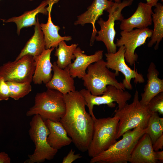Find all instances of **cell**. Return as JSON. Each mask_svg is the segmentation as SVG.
<instances>
[{
  "label": "cell",
  "instance_id": "obj_1",
  "mask_svg": "<svg viewBox=\"0 0 163 163\" xmlns=\"http://www.w3.org/2000/svg\"><path fill=\"white\" fill-rule=\"evenodd\" d=\"M64 96L66 111L60 122L76 147L85 152L92 139L94 120L85 110L87 103L79 91L75 90Z\"/></svg>",
  "mask_w": 163,
  "mask_h": 163
},
{
  "label": "cell",
  "instance_id": "obj_2",
  "mask_svg": "<svg viewBox=\"0 0 163 163\" xmlns=\"http://www.w3.org/2000/svg\"><path fill=\"white\" fill-rule=\"evenodd\" d=\"M146 128L139 126L125 132L120 140L107 150L92 158L90 163H127L138 141L145 133Z\"/></svg>",
  "mask_w": 163,
  "mask_h": 163
},
{
  "label": "cell",
  "instance_id": "obj_3",
  "mask_svg": "<svg viewBox=\"0 0 163 163\" xmlns=\"http://www.w3.org/2000/svg\"><path fill=\"white\" fill-rule=\"evenodd\" d=\"M66 111L64 95L58 91L47 89L35 95L34 104L27 111V116L39 115L45 120L60 121Z\"/></svg>",
  "mask_w": 163,
  "mask_h": 163
},
{
  "label": "cell",
  "instance_id": "obj_4",
  "mask_svg": "<svg viewBox=\"0 0 163 163\" xmlns=\"http://www.w3.org/2000/svg\"><path fill=\"white\" fill-rule=\"evenodd\" d=\"M114 113V115L119 120L117 139L126 132L139 126L146 128L149 120L152 113L147 105L140 102L137 91H136L131 103H127L121 108H117Z\"/></svg>",
  "mask_w": 163,
  "mask_h": 163
},
{
  "label": "cell",
  "instance_id": "obj_5",
  "mask_svg": "<svg viewBox=\"0 0 163 163\" xmlns=\"http://www.w3.org/2000/svg\"><path fill=\"white\" fill-rule=\"evenodd\" d=\"M107 66L106 62L102 59L90 64L87 71L82 79L86 89L94 96L101 95L107 89L108 85L125 90L122 82H119L115 72Z\"/></svg>",
  "mask_w": 163,
  "mask_h": 163
},
{
  "label": "cell",
  "instance_id": "obj_6",
  "mask_svg": "<svg viewBox=\"0 0 163 163\" xmlns=\"http://www.w3.org/2000/svg\"><path fill=\"white\" fill-rule=\"evenodd\" d=\"M30 126L29 136L35 148L33 153L29 155L28 158L24 163H40L46 160L53 159L58 150L52 148L48 142L47 137L49 132L44 120L39 115H34Z\"/></svg>",
  "mask_w": 163,
  "mask_h": 163
},
{
  "label": "cell",
  "instance_id": "obj_7",
  "mask_svg": "<svg viewBox=\"0 0 163 163\" xmlns=\"http://www.w3.org/2000/svg\"><path fill=\"white\" fill-rule=\"evenodd\" d=\"M119 121L115 115L95 120L92 139L87 150L89 157L97 156L117 141Z\"/></svg>",
  "mask_w": 163,
  "mask_h": 163
},
{
  "label": "cell",
  "instance_id": "obj_8",
  "mask_svg": "<svg viewBox=\"0 0 163 163\" xmlns=\"http://www.w3.org/2000/svg\"><path fill=\"white\" fill-rule=\"evenodd\" d=\"M134 0H124L119 3L113 2V5L106 11L109 13L106 21L100 18L97 23L101 29L97 31L95 37L97 41H102L104 44L108 53H115L117 51V46L114 40L116 34L114 29L115 22L121 21L124 19L122 14V10L126 7L131 5Z\"/></svg>",
  "mask_w": 163,
  "mask_h": 163
},
{
  "label": "cell",
  "instance_id": "obj_9",
  "mask_svg": "<svg viewBox=\"0 0 163 163\" xmlns=\"http://www.w3.org/2000/svg\"><path fill=\"white\" fill-rule=\"evenodd\" d=\"M84 97L88 107L89 114L94 121L96 119L93 111L94 105L106 104L110 108L115 107L116 102L118 109L123 107L132 97L131 94L127 91L118 88L112 85H108L107 89L101 95L94 96L86 89L79 91Z\"/></svg>",
  "mask_w": 163,
  "mask_h": 163
},
{
  "label": "cell",
  "instance_id": "obj_10",
  "mask_svg": "<svg viewBox=\"0 0 163 163\" xmlns=\"http://www.w3.org/2000/svg\"><path fill=\"white\" fill-rule=\"evenodd\" d=\"M35 68L33 56L26 55L0 66V75L6 82L31 83Z\"/></svg>",
  "mask_w": 163,
  "mask_h": 163
},
{
  "label": "cell",
  "instance_id": "obj_11",
  "mask_svg": "<svg viewBox=\"0 0 163 163\" xmlns=\"http://www.w3.org/2000/svg\"><path fill=\"white\" fill-rule=\"evenodd\" d=\"M152 31V30L148 27L121 31V37L117 40L116 44L117 47L124 46L125 60L131 66L134 65L138 60L136 50L145 43L147 39L151 37Z\"/></svg>",
  "mask_w": 163,
  "mask_h": 163
},
{
  "label": "cell",
  "instance_id": "obj_12",
  "mask_svg": "<svg viewBox=\"0 0 163 163\" xmlns=\"http://www.w3.org/2000/svg\"><path fill=\"white\" fill-rule=\"evenodd\" d=\"M125 51L124 46H122L115 53H106V66L108 69L115 71L117 76L119 72H121L124 76L123 84L125 89L131 90L133 88L131 83L132 79H134L136 83H143L145 79L143 76L138 73L137 70L131 69L126 64L125 59Z\"/></svg>",
  "mask_w": 163,
  "mask_h": 163
},
{
  "label": "cell",
  "instance_id": "obj_13",
  "mask_svg": "<svg viewBox=\"0 0 163 163\" xmlns=\"http://www.w3.org/2000/svg\"><path fill=\"white\" fill-rule=\"evenodd\" d=\"M112 1L108 0H94L91 4L84 13L78 16L74 24L84 26L86 24L91 23L93 27V31L90 40L91 46L93 45L97 31L95 27V23L99 17L113 4Z\"/></svg>",
  "mask_w": 163,
  "mask_h": 163
},
{
  "label": "cell",
  "instance_id": "obj_14",
  "mask_svg": "<svg viewBox=\"0 0 163 163\" xmlns=\"http://www.w3.org/2000/svg\"><path fill=\"white\" fill-rule=\"evenodd\" d=\"M152 7L146 3L140 2L134 13L129 18L121 21L120 29L121 30L129 31L134 28L142 29L152 25Z\"/></svg>",
  "mask_w": 163,
  "mask_h": 163
},
{
  "label": "cell",
  "instance_id": "obj_15",
  "mask_svg": "<svg viewBox=\"0 0 163 163\" xmlns=\"http://www.w3.org/2000/svg\"><path fill=\"white\" fill-rule=\"evenodd\" d=\"M52 69V78L45 84L47 89L58 91L64 95L75 90L74 78L70 74L69 66L62 69L58 67L56 62H54Z\"/></svg>",
  "mask_w": 163,
  "mask_h": 163
},
{
  "label": "cell",
  "instance_id": "obj_16",
  "mask_svg": "<svg viewBox=\"0 0 163 163\" xmlns=\"http://www.w3.org/2000/svg\"><path fill=\"white\" fill-rule=\"evenodd\" d=\"M103 50L96 51L94 54L87 55L79 47H77L73 52L75 58L69 65L70 75L73 78L82 79L86 74V70L91 64L102 59Z\"/></svg>",
  "mask_w": 163,
  "mask_h": 163
},
{
  "label": "cell",
  "instance_id": "obj_17",
  "mask_svg": "<svg viewBox=\"0 0 163 163\" xmlns=\"http://www.w3.org/2000/svg\"><path fill=\"white\" fill-rule=\"evenodd\" d=\"M59 0H50L47 7L48 18L47 23L40 24V26L44 35L46 49L58 47L59 43L62 41H69L72 39L70 36L62 37L58 33L60 27L55 25L52 21L51 12L53 5L57 3Z\"/></svg>",
  "mask_w": 163,
  "mask_h": 163
},
{
  "label": "cell",
  "instance_id": "obj_18",
  "mask_svg": "<svg viewBox=\"0 0 163 163\" xmlns=\"http://www.w3.org/2000/svg\"><path fill=\"white\" fill-rule=\"evenodd\" d=\"M54 49H46L40 55L34 57L35 68L32 81L35 84L43 83L45 85L51 79L53 64L51 62V55Z\"/></svg>",
  "mask_w": 163,
  "mask_h": 163
},
{
  "label": "cell",
  "instance_id": "obj_19",
  "mask_svg": "<svg viewBox=\"0 0 163 163\" xmlns=\"http://www.w3.org/2000/svg\"><path fill=\"white\" fill-rule=\"evenodd\" d=\"M129 162L131 163H156L155 151L149 135L144 133L139 140L131 155Z\"/></svg>",
  "mask_w": 163,
  "mask_h": 163
},
{
  "label": "cell",
  "instance_id": "obj_20",
  "mask_svg": "<svg viewBox=\"0 0 163 163\" xmlns=\"http://www.w3.org/2000/svg\"><path fill=\"white\" fill-rule=\"evenodd\" d=\"M159 74L155 64L151 62L147 70V83L141 94L140 101L143 104L147 105L153 97L163 92V79L158 78Z\"/></svg>",
  "mask_w": 163,
  "mask_h": 163
},
{
  "label": "cell",
  "instance_id": "obj_21",
  "mask_svg": "<svg viewBox=\"0 0 163 163\" xmlns=\"http://www.w3.org/2000/svg\"><path fill=\"white\" fill-rule=\"evenodd\" d=\"M44 121L49 132L47 141L52 148L58 150L64 146L69 145L72 142V139L68 136L60 121L49 120H46Z\"/></svg>",
  "mask_w": 163,
  "mask_h": 163
},
{
  "label": "cell",
  "instance_id": "obj_22",
  "mask_svg": "<svg viewBox=\"0 0 163 163\" xmlns=\"http://www.w3.org/2000/svg\"><path fill=\"white\" fill-rule=\"evenodd\" d=\"M36 20L34 34L27 42L15 60H17L26 55H31L33 57L38 56L46 49L44 35L38 16L36 17Z\"/></svg>",
  "mask_w": 163,
  "mask_h": 163
},
{
  "label": "cell",
  "instance_id": "obj_23",
  "mask_svg": "<svg viewBox=\"0 0 163 163\" xmlns=\"http://www.w3.org/2000/svg\"><path fill=\"white\" fill-rule=\"evenodd\" d=\"M50 0L43 1L39 5L33 10L25 11L19 16L12 17L4 20V21L6 23H14L17 26V34L19 35L22 28L35 25L37 23L36 16L38 14L41 13L45 15H48L47 7L46 6L48 5Z\"/></svg>",
  "mask_w": 163,
  "mask_h": 163
},
{
  "label": "cell",
  "instance_id": "obj_24",
  "mask_svg": "<svg viewBox=\"0 0 163 163\" xmlns=\"http://www.w3.org/2000/svg\"><path fill=\"white\" fill-rule=\"evenodd\" d=\"M155 7L152 15L154 29L147 46L151 47L155 44L154 48L156 50L158 49L160 43L163 38V5L158 2Z\"/></svg>",
  "mask_w": 163,
  "mask_h": 163
},
{
  "label": "cell",
  "instance_id": "obj_25",
  "mask_svg": "<svg viewBox=\"0 0 163 163\" xmlns=\"http://www.w3.org/2000/svg\"><path fill=\"white\" fill-rule=\"evenodd\" d=\"M78 45L72 44L68 45L64 40L59 43L58 47L56 48L54 54L57 58L56 62L58 67L64 69L72 62V60L75 59V57L73 52Z\"/></svg>",
  "mask_w": 163,
  "mask_h": 163
},
{
  "label": "cell",
  "instance_id": "obj_26",
  "mask_svg": "<svg viewBox=\"0 0 163 163\" xmlns=\"http://www.w3.org/2000/svg\"><path fill=\"white\" fill-rule=\"evenodd\" d=\"M163 118L157 112L152 113L149 120L145 133L150 136L152 144L163 134Z\"/></svg>",
  "mask_w": 163,
  "mask_h": 163
},
{
  "label": "cell",
  "instance_id": "obj_27",
  "mask_svg": "<svg viewBox=\"0 0 163 163\" xmlns=\"http://www.w3.org/2000/svg\"><path fill=\"white\" fill-rule=\"evenodd\" d=\"M9 88L10 97L18 100L28 94L32 91L31 83L6 82Z\"/></svg>",
  "mask_w": 163,
  "mask_h": 163
},
{
  "label": "cell",
  "instance_id": "obj_28",
  "mask_svg": "<svg viewBox=\"0 0 163 163\" xmlns=\"http://www.w3.org/2000/svg\"><path fill=\"white\" fill-rule=\"evenodd\" d=\"M147 106L151 112H157L163 114V92L153 97L149 101Z\"/></svg>",
  "mask_w": 163,
  "mask_h": 163
},
{
  "label": "cell",
  "instance_id": "obj_29",
  "mask_svg": "<svg viewBox=\"0 0 163 163\" xmlns=\"http://www.w3.org/2000/svg\"><path fill=\"white\" fill-rule=\"evenodd\" d=\"M10 97L8 86L4 78L0 75V101H7Z\"/></svg>",
  "mask_w": 163,
  "mask_h": 163
},
{
  "label": "cell",
  "instance_id": "obj_30",
  "mask_svg": "<svg viewBox=\"0 0 163 163\" xmlns=\"http://www.w3.org/2000/svg\"><path fill=\"white\" fill-rule=\"evenodd\" d=\"M75 151L71 149L67 155L63 158L62 163H71L82 157L80 154H75Z\"/></svg>",
  "mask_w": 163,
  "mask_h": 163
},
{
  "label": "cell",
  "instance_id": "obj_31",
  "mask_svg": "<svg viewBox=\"0 0 163 163\" xmlns=\"http://www.w3.org/2000/svg\"><path fill=\"white\" fill-rule=\"evenodd\" d=\"M152 147L155 151L162 150L163 148V134L160 136L152 144Z\"/></svg>",
  "mask_w": 163,
  "mask_h": 163
},
{
  "label": "cell",
  "instance_id": "obj_32",
  "mask_svg": "<svg viewBox=\"0 0 163 163\" xmlns=\"http://www.w3.org/2000/svg\"><path fill=\"white\" fill-rule=\"evenodd\" d=\"M11 159L9 155L4 152H0V163H10Z\"/></svg>",
  "mask_w": 163,
  "mask_h": 163
},
{
  "label": "cell",
  "instance_id": "obj_33",
  "mask_svg": "<svg viewBox=\"0 0 163 163\" xmlns=\"http://www.w3.org/2000/svg\"><path fill=\"white\" fill-rule=\"evenodd\" d=\"M155 158L158 162H163V151H155Z\"/></svg>",
  "mask_w": 163,
  "mask_h": 163
},
{
  "label": "cell",
  "instance_id": "obj_34",
  "mask_svg": "<svg viewBox=\"0 0 163 163\" xmlns=\"http://www.w3.org/2000/svg\"><path fill=\"white\" fill-rule=\"evenodd\" d=\"M146 3L149 5L152 6H155L158 2L159 0H145Z\"/></svg>",
  "mask_w": 163,
  "mask_h": 163
},
{
  "label": "cell",
  "instance_id": "obj_35",
  "mask_svg": "<svg viewBox=\"0 0 163 163\" xmlns=\"http://www.w3.org/2000/svg\"><path fill=\"white\" fill-rule=\"evenodd\" d=\"M111 1H114L115 2L119 3L121 2V0H108Z\"/></svg>",
  "mask_w": 163,
  "mask_h": 163
},
{
  "label": "cell",
  "instance_id": "obj_36",
  "mask_svg": "<svg viewBox=\"0 0 163 163\" xmlns=\"http://www.w3.org/2000/svg\"><path fill=\"white\" fill-rule=\"evenodd\" d=\"M30 1H33V0H29Z\"/></svg>",
  "mask_w": 163,
  "mask_h": 163
}]
</instances>
